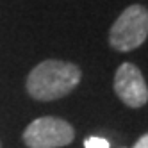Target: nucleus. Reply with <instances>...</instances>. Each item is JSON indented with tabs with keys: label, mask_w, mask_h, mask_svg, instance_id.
Masks as SVG:
<instances>
[{
	"label": "nucleus",
	"mask_w": 148,
	"mask_h": 148,
	"mask_svg": "<svg viewBox=\"0 0 148 148\" xmlns=\"http://www.w3.org/2000/svg\"><path fill=\"white\" fill-rule=\"evenodd\" d=\"M80 77L82 71L73 62L47 59L29 73L27 93L41 102L59 100L79 86Z\"/></svg>",
	"instance_id": "obj_1"
},
{
	"label": "nucleus",
	"mask_w": 148,
	"mask_h": 148,
	"mask_svg": "<svg viewBox=\"0 0 148 148\" xmlns=\"http://www.w3.org/2000/svg\"><path fill=\"white\" fill-rule=\"evenodd\" d=\"M148 38V9L132 4L116 18L109 30V45L118 52H132Z\"/></svg>",
	"instance_id": "obj_2"
},
{
	"label": "nucleus",
	"mask_w": 148,
	"mask_h": 148,
	"mask_svg": "<svg viewBox=\"0 0 148 148\" xmlns=\"http://www.w3.org/2000/svg\"><path fill=\"white\" fill-rule=\"evenodd\" d=\"M22 137L29 148H61L73 141L75 130L68 121L61 118L43 116L30 121Z\"/></svg>",
	"instance_id": "obj_3"
},
{
	"label": "nucleus",
	"mask_w": 148,
	"mask_h": 148,
	"mask_svg": "<svg viewBox=\"0 0 148 148\" xmlns=\"http://www.w3.org/2000/svg\"><path fill=\"white\" fill-rule=\"evenodd\" d=\"M114 93L132 109H139L148 102V86L141 70L132 62H123L114 73Z\"/></svg>",
	"instance_id": "obj_4"
},
{
	"label": "nucleus",
	"mask_w": 148,
	"mask_h": 148,
	"mask_svg": "<svg viewBox=\"0 0 148 148\" xmlns=\"http://www.w3.org/2000/svg\"><path fill=\"white\" fill-rule=\"evenodd\" d=\"M84 146L86 148H109V141L100 136H89L84 141Z\"/></svg>",
	"instance_id": "obj_5"
},
{
	"label": "nucleus",
	"mask_w": 148,
	"mask_h": 148,
	"mask_svg": "<svg viewBox=\"0 0 148 148\" xmlns=\"http://www.w3.org/2000/svg\"><path fill=\"white\" fill-rule=\"evenodd\" d=\"M132 148H148V132H146L145 136H141L139 139L134 143V146H132Z\"/></svg>",
	"instance_id": "obj_6"
},
{
	"label": "nucleus",
	"mask_w": 148,
	"mask_h": 148,
	"mask_svg": "<svg viewBox=\"0 0 148 148\" xmlns=\"http://www.w3.org/2000/svg\"><path fill=\"white\" fill-rule=\"evenodd\" d=\"M120 148H125V146H120Z\"/></svg>",
	"instance_id": "obj_7"
},
{
	"label": "nucleus",
	"mask_w": 148,
	"mask_h": 148,
	"mask_svg": "<svg viewBox=\"0 0 148 148\" xmlns=\"http://www.w3.org/2000/svg\"><path fill=\"white\" fill-rule=\"evenodd\" d=\"M0 148H2V146H0Z\"/></svg>",
	"instance_id": "obj_8"
}]
</instances>
